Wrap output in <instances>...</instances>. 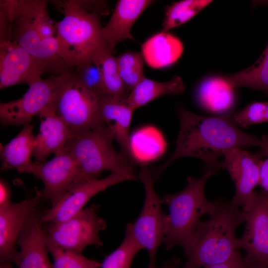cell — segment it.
Masks as SVG:
<instances>
[{
    "label": "cell",
    "mask_w": 268,
    "mask_h": 268,
    "mask_svg": "<svg viewBox=\"0 0 268 268\" xmlns=\"http://www.w3.org/2000/svg\"><path fill=\"white\" fill-rule=\"evenodd\" d=\"M180 260L177 257H174L170 260L163 263L161 268H180Z\"/></svg>",
    "instance_id": "36"
},
{
    "label": "cell",
    "mask_w": 268,
    "mask_h": 268,
    "mask_svg": "<svg viewBox=\"0 0 268 268\" xmlns=\"http://www.w3.org/2000/svg\"><path fill=\"white\" fill-rule=\"evenodd\" d=\"M40 127L35 136L36 145L33 152L36 163L46 162L51 153L55 155L63 152L67 142L73 137L71 131L49 105L39 114Z\"/></svg>",
    "instance_id": "18"
},
{
    "label": "cell",
    "mask_w": 268,
    "mask_h": 268,
    "mask_svg": "<svg viewBox=\"0 0 268 268\" xmlns=\"http://www.w3.org/2000/svg\"><path fill=\"white\" fill-rule=\"evenodd\" d=\"M216 173L204 169L199 178L188 177L187 185L181 192L163 196L162 202L166 204L169 213L165 214L163 242L166 250H170L176 246L184 249L194 233L204 214L211 215L216 208L215 201H209L204 196L206 180Z\"/></svg>",
    "instance_id": "4"
},
{
    "label": "cell",
    "mask_w": 268,
    "mask_h": 268,
    "mask_svg": "<svg viewBox=\"0 0 268 268\" xmlns=\"http://www.w3.org/2000/svg\"><path fill=\"white\" fill-rule=\"evenodd\" d=\"M233 119L237 126L243 128L268 122V101L252 102L233 113Z\"/></svg>",
    "instance_id": "32"
},
{
    "label": "cell",
    "mask_w": 268,
    "mask_h": 268,
    "mask_svg": "<svg viewBox=\"0 0 268 268\" xmlns=\"http://www.w3.org/2000/svg\"><path fill=\"white\" fill-rule=\"evenodd\" d=\"M138 180L137 176L111 173L102 179H91L73 187L54 206L42 213L43 223L64 222L81 210L88 201L97 193L116 184Z\"/></svg>",
    "instance_id": "12"
},
{
    "label": "cell",
    "mask_w": 268,
    "mask_h": 268,
    "mask_svg": "<svg viewBox=\"0 0 268 268\" xmlns=\"http://www.w3.org/2000/svg\"><path fill=\"white\" fill-rule=\"evenodd\" d=\"M185 89L181 78L175 76L167 82H158L145 78L123 101L135 110L166 94H180Z\"/></svg>",
    "instance_id": "24"
},
{
    "label": "cell",
    "mask_w": 268,
    "mask_h": 268,
    "mask_svg": "<svg viewBox=\"0 0 268 268\" xmlns=\"http://www.w3.org/2000/svg\"><path fill=\"white\" fill-rule=\"evenodd\" d=\"M42 215L36 209L33 210L19 235L17 244L20 250L15 264L19 268H54L48 257Z\"/></svg>",
    "instance_id": "17"
},
{
    "label": "cell",
    "mask_w": 268,
    "mask_h": 268,
    "mask_svg": "<svg viewBox=\"0 0 268 268\" xmlns=\"http://www.w3.org/2000/svg\"><path fill=\"white\" fill-rule=\"evenodd\" d=\"M100 205L95 203L82 209L70 219L60 223H48L45 236L59 247L82 253L87 246H102L99 233L107 227L97 215Z\"/></svg>",
    "instance_id": "9"
},
{
    "label": "cell",
    "mask_w": 268,
    "mask_h": 268,
    "mask_svg": "<svg viewBox=\"0 0 268 268\" xmlns=\"http://www.w3.org/2000/svg\"><path fill=\"white\" fill-rule=\"evenodd\" d=\"M64 14L56 22L59 53L71 69L92 58L95 51L104 46L100 17L105 1L98 0H54Z\"/></svg>",
    "instance_id": "3"
},
{
    "label": "cell",
    "mask_w": 268,
    "mask_h": 268,
    "mask_svg": "<svg viewBox=\"0 0 268 268\" xmlns=\"http://www.w3.org/2000/svg\"><path fill=\"white\" fill-rule=\"evenodd\" d=\"M134 110L123 100L109 94L101 96L98 102V113L101 122L110 126L114 131L120 151L135 161L129 132Z\"/></svg>",
    "instance_id": "20"
},
{
    "label": "cell",
    "mask_w": 268,
    "mask_h": 268,
    "mask_svg": "<svg viewBox=\"0 0 268 268\" xmlns=\"http://www.w3.org/2000/svg\"><path fill=\"white\" fill-rule=\"evenodd\" d=\"M36 164L33 175L42 180L44 185L42 198L50 200L53 207L74 184L80 172L79 164L70 152L65 150L47 162Z\"/></svg>",
    "instance_id": "14"
},
{
    "label": "cell",
    "mask_w": 268,
    "mask_h": 268,
    "mask_svg": "<svg viewBox=\"0 0 268 268\" xmlns=\"http://www.w3.org/2000/svg\"><path fill=\"white\" fill-rule=\"evenodd\" d=\"M43 199L41 192L19 202L0 207V262L16 263V244L25 222Z\"/></svg>",
    "instance_id": "16"
},
{
    "label": "cell",
    "mask_w": 268,
    "mask_h": 268,
    "mask_svg": "<svg viewBox=\"0 0 268 268\" xmlns=\"http://www.w3.org/2000/svg\"><path fill=\"white\" fill-rule=\"evenodd\" d=\"M10 262H4L0 263V268H13Z\"/></svg>",
    "instance_id": "38"
},
{
    "label": "cell",
    "mask_w": 268,
    "mask_h": 268,
    "mask_svg": "<svg viewBox=\"0 0 268 268\" xmlns=\"http://www.w3.org/2000/svg\"><path fill=\"white\" fill-rule=\"evenodd\" d=\"M72 72L92 93L99 97L108 94L104 89L100 70L92 58L75 67Z\"/></svg>",
    "instance_id": "31"
},
{
    "label": "cell",
    "mask_w": 268,
    "mask_h": 268,
    "mask_svg": "<svg viewBox=\"0 0 268 268\" xmlns=\"http://www.w3.org/2000/svg\"><path fill=\"white\" fill-rule=\"evenodd\" d=\"M212 1L211 0H184L167 6L162 23L163 31L168 32L187 22Z\"/></svg>",
    "instance_id": "27"
},
{
    "label": "cell",
    "mask_w": 268,
    "mask_h": 268,
    "mask_svg": "<svg viewBox=\"0 0 268 268\" xmlns=\"http://www.w3.org/2000/svg\"><path fill=\"white\" fill-rule=\"evenodd\" d=\"M215 210L206 221H200L186 247L187 258L182 268H206L229 260L239 249L237 228L246 213L231 201L215 200Z\"/></svg>",
    "instance_id": "2"
},
{
    "label": "cell",
    "mask_w": 268,
    "mask_h": 268,
    "mask_svg": "<svg viewBox=\"0 0 268 268\" xmlns=\"http://www.w3.org/2000/svg\"><path fill=\"white\" fill-rule=\"evenodd\" d=\"M260 139L261 144L260 150L264 159L260 165L259 185L263 190L268 193V136L263 134Z\"/></svg>",
    "instance_id": "33"
},
{
    "label": "cell",
    "mask_w": 268,
    "mask_h": 268,
    "mask_svg": "<svg viewBox=\"0 0 268 268\" xmlns=\"http://www.w3.org/2000/svg\"><path fill=\"white\" fill-rule=\"evenodd\" d=\"M245 213L239 249L246 251L249 263L268 266V193L263 190L254 192Z\"/></svg>",
    "instance_id": "10"
},
{
    "label": "cell",
    "mask_w": 268,
    "mask_h": 268,
    "mask_svg": "<svg viewBox=\"0 0 268 268\" xmlns=\"http://www.w3.org/2000/svg\"><path fill=\"white\" fill-rule=\"evenodd\" d=\"M0 1V11L11 22V41L27 51L47 72L58 76L72 71L60 56L56 37L41 38L30 20L14 9L10 0Z\"/></svg>",
    "instance_id": "8"
},
{
    "label": "cell",
    "mask_w": 268,
    "mask_h": 268,
    "mask_svg": "<svg viewBox=\"0 0 268 268\" xmlns=\"http://www.w3.org/2000/svg\"><path fill=\"white\" fill-rule=\"evenodd\" d=\"M249 264L250 265V268H268V266L267 265H264L259 264Z\"/></svg>",
    "instance_id": "37"
},
{
    "label": "cell",
    "mask_w": 268,
    "mask_h": 268,
    "mask_svg": "<svg viewBox=\"0 0 268 268\" xmlns=\"http://www.w3.org/2000/svg\"><path fill=\"white\" fill-rule=\"evenodd\" d=\"M142 249V246L132 235L126 231L121 244L105 257L100 268H131L134 257Z\"/></svg>",
    "instance_id": "29"
},
{
    "label": "cell",
    "mask_w": 268,
    "mask_h": 268,
    "mask_svg": "<svg viewBox=\"0 0 268 268\" xmlns=\"http://www.w3.org/2000/svg\"><path fill=\"white\" fill-rule=\"evenodd\" d=\"M197 95L202 107L214 113L226 112L233 106L235 100L234 88L223 77L205 79L199 86Z\"/></svg>",
    "instance_id": "23"
},
{
    "label": "cell",
    "mask_w": 268,
    "mask_h": 268,
    "mask_svg": "<svg viewBox=\"0 0 268 268\" xmlns=\"http://www.w3.org/2000/svg\"><path fill=\"white\" fill-rule=\"evenodd\" d=\"M260 4L268 6V0H264L262 1H261V2H260Z\"/></svg>",
    "instance_id": "39"
},
{
    "label": "cell",
    "mask_w": 268,
    "mask_h": 268,
    "mask_svg": "<svg viewBox=\"0 0 268 268\" xmlns=\"http://www.w3.org/2000/svg\"><path fill=\"white\" fill-rule=\"evenodd\" d=\"M223 78L234 89L247 87L268 95V43L262 55L252 66Z\"/></svg>",
    "instance_id": "25"
},
{
    "label": "cell",
    "mask_w": 268,
    "mask_h": 268,
    "mask_svg": "<svg viewBox=\"0 0 268 268\" xmlns=\"http://www.w3.org/2000/svg\"><path fill=\"white\" fill-rule=\"evenodd\" d=\"M44 67L12 41L0 43V88L18 84L29 86L46 73Z\"/></svg>",
    "instance_id": "15"
},
{
    "label": "cell",
    "mask_w": 268,
    "mask_h": 268,
    "mask_svg": "<svg viewBox=\"0 0 268 268\" xmlns=\"http://www.w3.org/2000/svg\"><path fill=\"white\" fill-rule=\"evenodd\" d=\"M45 235V234H44ZM46 246L53 256L54 268H100L101 263L73 251L64 250L45 236Z\"/></svg>",
    "instance_id": "30"
},
{
    "label": "cell",
    "mask_w": 268,
    "mask_h": 268,
    "mask_svg": "<svg viewBox=\"0 0 268 268\" xmlns=\"http://www.w3.org/2000/svg\"><path fill=\"white\" fill-rule=\"evenodd\" d=\"M92 58L100 70L105 91L122 100L127 98L129 94L120 77L117 57L102 46L95 51Z\"/></svg>",
    "instance_id": "26"
},
{
    "label": "cell",
    "mask_w": 268,
    "mask_h": 268,
    "mask_svg": "<svg viewBox=\"0 0 268 268\" xmlns=\"http://www.w3.org/2000/svg\"><path fill=\"white\" fill-rule=\"evenodd\" d=\"M180 128L176 148L169 158L152 170L155 181L172 162L184 157H193L205 163L204 169L216 174L224 169L218 158L224 152L234 148L261 146V140L239 129L233 119V113L216 117H204L194 114L183 107L178 110Z\"/></svg>",
    "instance_id": "1"
},
{
    "label": "cell",
    "mask_w": 268,
    "mask_h": 268,
    "mask_svg": "<svg viewBox=\"0 0 268 268\" xmlns=\"http://www.w3.org/2000/svg\"><path fill=\"white\" fill-rule=\"evenodd\" d=\"M33 126H23L22 131L6 144L0 143L1 171L16 169L19 173L34 174L37 164L31 160L36 145Z\"/></svg>",
    "instance_id": "21"
},
{
    "label": "cell",
    "mask_w": 268,
    "mask_h": 268,
    "mask_svg": "<svg viewBox=\"0 0 268 268\" xmlns=\"http://www.w3.org/2000/svg\"><path fill=\"white\" fill-rule=\"evenodd\" d=\"M183 51V46L180 39L163 31L154 35L141 45L144 60L154 68L174 63L181 56Z\"/></svg>",
    "instance_id": "22"
},
{
    "label": "cell",
    "mask_w": 268,
    "mask_h": 268,
    "mask_svg": "<svg viewBox=\"0 0 268 268\" xmlns=\"http://www.w3.org/2000/svg\"><path fill=\"white\" fill-rule=\"evenodd\" d=\"M57 85V76L34 82L20 98L0 103V119L3 126L29 124L34 116L49 105Z\"/></svg>",
    "instance_id": "13"
},
{
    "label": "cell",
    "mask_w": 268,
    "mask_h": 268,
    "mask_svg": "<svg viewBox=\"0 0 268 268\" xmlns=\"http://www.w3.org/2000/svg\"><path fill=\"white\" fill-rule=\"evenodd\" d=\"M149 0H119L106 26L102 29L104 47L112 53L116 45L125 39H134L131 28L143 11L151 3Z\"/></svg>",
    "instance_id": "19"
},
{
    "label": "cell",
    "mask_w": 268,
    "mask_h": 268,
    "mask_svg": "<svg viewBox=\"0 0 268 268\" xmlns=\"http://www.w3.org/2000/svg\"><path fill=\"white\" fill-rule=\"evenodd\" d=\"M10 190L6 182L2 178L0 180V207L11 202Z\"/></svg>",
    "instance_id": "35"
},
{
    "label": "cell",
    "mask_w": 268,
    "mask_h": 268,
    "mask_svg": "<svg viewBox=\"0 0 268 268\" xmlns=\"http://www.w3.org/2000/svg\"><path fill=\"white\" fill-rule=\"evenodd\" d=\"M223 156L224 169L228 171L235 186L236 193L232 201L246 211L254 190L259 185L260 165L264 156L260 150L253 153L240 148L227 150Z\"/></svg>",
    "instance_id": "11"
},
{
    "label": "cell",
    "mask_w": 268,
    "mask_h": 268,
    "mask_svg": "<svg viewBox=\"0 0 268 268\" xmlns=\"http://www.w3.org/2000/svg\"><path fill=\"white\" fill-rule=\"evenodd\" d=\"M114 131L109 126H102L71 138L65 150L78 161L80 172L73 187L84 182L98 179L106 170L135 176L136 162L123 152H117L113 140Z\"/></svg>",
    "instance_id": "5"
},
{
    "label": "cell",
    "mask_w": 268,
    "mask_h": 268,
    "mask_svg": "<svg viewBox=\"0 0 268 268\" xmlns=\"http://www.w3.org/2000/svg\"><path fill=\"white\" fill-rule=\"evenodd\" d=\"M100 97L87 89L72 71H68L57 76L49 105L74 137L104 126L98 113Z\"/></svg>",
    "instance_id": "6"
},
{
    "label": "cell",
    "mask_w": 268,
    "mask_h": 268,
    "mask_svg": "<svg viewBox=\"0 0 268 268\" xmlns=\"http://www.w3.org/2000/svg\"><path fill=\"white\" fill-rule=\"evenodd\" d=\"M137 177L144 187V203L140 215L134 222L127 225L126 231L129 232L143 249L147 250L148 268H156V254L163 241L165 214L162 209V199L154 190L155 180L152 171L147 166L142 165Z\"/></svg>",
    "instance_id": "7"
},
{
    "label": "cell",
    "mask_w": 268,
    "mask_h": 268,
    "mask_svg": "<svg viewBox=\"0 0 268 268\" xmlns=\"http://www.w3.org/2000/svg\"><path fill=\"white\" fill-rule=\"evenodd\" d=\"M206 268H250V265L245 257L237 250L227 261Z\"/></svg>",
    "instance_id": "34"
},
{
    "label": "cell",
    "mask_w": 268,
    "mask_h": 268,
    "mask_svg": "<svg viewBox=\"0 0 268 268\" xmlns=\"http://www.w3.org/2000/svg\"><path fill=\"white\" fill-rule=\"evenodd\" d=\"M143 58L141 52L127 51L117 57L120 77L129 94L142 80Z\"/></svg>",
    "instance_id": "28"
}]
</instances>
